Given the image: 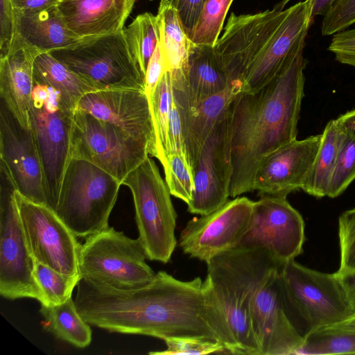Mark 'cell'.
I'll list each match as a JSON object with an SVG mask.
<instances>
[{
	"label": "cell",
	"instance_id": "43",
	"mask_svg": "<svg viewBox=\"0 0 355 355\" xmlns=\"http://www.w3.org/2000/svg\"><path fill=\"white\" fill-rule=\"evenodd\" d=\"M166 71L159 42L150 58L144 77V92L148 97L155 90Z\"/></svg>",
	"mask_w": 355,
	"mask_h": 355
},
{
	"label": "cell",
	"instance_id": "46",
	"mask_svg": "<svg viewBox=\"0 0 355 355\" xmlns=\"http://www.w3.org/2000/svg\"><path fill=\"white\" fill-rule=\"evenodd\" d=\"M336 0H309L311 19L318 15L324 16Z\"/></svg>",
	"mask_w": 355,
	"mask_h": 355
},
{
	"label": "cell",
	"instance_id": "29",
	"mask_svg": "<svg viewBox=\"0 0 355 355\" xmlns=\"http://www.w3.org/2000/svg\"><path fill=\"white\" fill-rule=\"evenodd\" d=\"M40 311L44 319V327L56 338L80 348L90 344L89 324L78 313L71 297L60 304L41 306Z\"/></svg>",
	"mask_w": 355,
	"mask_h": 355
},
{
	"label": "cell",
	"instance_id": "12",
	"mask_svg": "<svg viewBox=\"0 0 355 355\" xmlns=\"http://www.w3.org/2000/svg\"><path fill=\"white\" fill-rule=\"evenodd\" d=\"M150 155L149 148L113 125L78 109L71 135V159L89 162L122 184Z\"/></svg>",
	"mask_w": 355,
	"mask_h": 355
},
{
	"label": "cell",
	"instance_id": "8",
	"mask_svg": "<svg viewBox=\"0 0 355 355\" xmlns=\"http://www.w3.org/2000/svg\"><path fill=\"white\" fill-rule=\"evenodd\" d=\"M132 195L139 239L147 259L168 263L177 245V214L171 192L155 161L148 157L122 182Z\"/></svg>",
	"mask_w": 355,
	"mask_h": 355
},
{
	"label": "cell",
	"instance_id": "16",
	"mask_svg": "<svg viewBox=\"0 0 355 355\" xmlns=\"http://www.w3.org/2000/svg\"><path fill=\"white\" fill-rule=\"evenodd\" d=\"M231 109L214 127L201 149L194 171L195 189L189 212L208 214L223 205L230 195L232 175Z\"/></svg>",
	"mask_w": 355,
	"mask_h": 355
},
{
	"label": "cell",
	"instance_id": "9",
	"mask_svg": "<svg viewBox=\"0 0 355 355\" xmlns=\"http://www.w3.org/2000/svg\"><path fill=\"white\" fill-rule=\"evenodd\" d=\"M75 110L51 87L34 83L31 129L40 153L47 206L55 210L65 171L71 160V135Z\"/></svg>",
	"mask_w": 355,
	"mask_h": 355
},
{
	"label": "cell",
	"instance_id": "10",
	"mask_svg": "<svg viewBox=\"0 0 355 355\" xmlns=\"http://www.w3.org/2000/svg\"><path fill=\"white\" fill-rule=\"evenodd\" d=\"M49 53L100 90L144 91V76L128 46L123 29L83 37Z\"/></svg>",
	"mask_w": 355,
	"mask_h": 355
},
{
	"label": "cell",
	"instance_id": "32",
	"mask_svg": "<svg viewBox=\"0 0 355 355\" xmlns=\"http://www.w3.org/2000/svg\"><path fill=\"white\" fill-rule=\"evenodd\" d=\"M304 338L295 355L355 354V330L330 326L311 332Z\"/></svg>",
	"mask_w": 355,
	"mask_h": 355
},
{
	"label": "cell",
	"instance_id": "40",
	"mask_svg": "<svg viewBox=\"0 0 355 355\" xmlns=\"http://www.w3.org/2000/svg\"><path fill=\"white\" fill-rule=\"evenodd\" d=\"M328 50L338 62L355 67V28L334 34Z\"/></svg>",
	"mask_w": 355,
	"mask_h": 355
},
{
	"label": "cell",
	"instance_id": "22",
	"mask_svg": "<svg viewBox=\"0 0 355 355\" xmlns=\"http://www.w3.org/2000/svg\"><path fill=\"white\" fill-rule=\"evenodd\" d=\"M136 0H62L56 6L67 26L80 38L123 29Z\"/></svg>",
	"mask_w": 355,
	"mask_h": 355
},
{
	"label": "cell",
	"instance_id": "31",
	"mask_svg": "<svg viewBox=\"0 0 355 355\" xmlns=\"http://www.w3.org/2000/svg\"><path fill=\"white\" fill-rule=\"evenodd\" d=\"M128 46L145 77L147 67L161 38V24L157 15L144 12L137 15L123 28Z\"/></svg>",
	"mask_w": 355,
	"mask_h": 355
},
{
	"label": "cell",
	"instance_id": "17",
	"mask_svg": "<svg viewBox=\"0 0 355 355\" xmlns=\"http://www.w3.org/2000/svg\"><path fill=\"white\" fill-rule=\"evenodd\" d=\"M280 268L264 279L250 305L252 326L260 355H295L304 339L286 310L279 284Z\"/></svg>",
	"mask_w": 355,
	"mask_h": 355
},
{
	"label": "cell",
	"instance_id": "25",
	"mask_svg": "<svg viewBox=\"0 0 355 355\" xmlns=\"http://www.w3.org/2000/svg\"><path fill=\"white\" fill-rule=\"evenodd\" d=\"M186 81L193 112L201 101L230 84L214 46L191 44Z\"/></svg>",
	"mask_w": 355,
	"mask_h": 355
},
{
	"label": "cell",
	"instance_id": "30",
	"mask_svg": "<svg viewBox=\"0 0 355 355\" xmlns=\"http://www.w3.org/2000/svg\"><path fill=\"white\" fill-rule=\"evenodd\" d=\"M148 98L153 128V148L151 156L156 157L164 168L168 155V129L173 99L171 71L165 72L153 92Z\"/></svg>",
	"mask_w": 355,
	"mask_h": 355
},
{
	"label": "cell",
	"instance_id": "39",
	"mask_svg": "<svg viewBox=\"0 0 355 355\" xmlns=\"http://www.w3.org/2000/svg\"><path fill=\"white\" fill-rule=\"evenodd\" d=\"M323 17L322 35H331L347 29L355 23V0H336Z\"/></svg>",
	"mask_w": 355,
	"mask_h": 355
},
{
	"label": "cell",
	"instance_id": "3",
	"mask_svg": "<svg viewBox=\"0 0 355 355\" xmlns=\"http://www.w3.org/2000/svg\"><path fill=\"white\" fill-rule=\"evenodd\" d=\"M290 1L255 14L230 15L214 49L229 82L241 83L242 92H254L269 83L304 47L312 21L310 1L285 9Z\"/></svg>",
	"mask_w": 355,
	"mask_h": 355
},
{
	"label": "cell",
	"instance_id": "35",
	"mask_svg": "<svg viewBox=\"0 0 355 355\" xmlns=\"http://www.w3.org/2000/svg\"><path fill=\"white\" fill-rule=\"evenodd\" d=\"M37 280L44 293L46 306L60 304L71 297L74 288L81 279L80 276H69L60 273L35 261Z\"/></svg>",
	"mask_w": 355,
	"mask_h": 355
},
{
	"label": "cell",
	"instance_id": "36",
	"mask_svg": "<svg viewBox=\"0 0 355 355\" xmlns=\"http://www.w3.org/2000/svg\"><path fill=\"white\" fill-rule=\"evenodd\" d=\"M164 171L171 196L188 205L195 189V181L194 173L186 154L180 152L170 153Z\"/></svg>",
	"mask_w": 355,
	"mask_h": 355
},
{
	"label": "cell",
	"instance_id": "18",
	"mask_svg": "<svg viewBox=\"0 0 355 355\" xmlns=\"http://www.w3.org/2000/svg\"><path fill=\"white\" fill-rule=\"evenodd\" d=\"M0 162L8 169L17 192L32 202L47 205L42 164L32 130L23 128L2 101Z\"/></svg>",
	"mask_w": 355,
	"mask_h": 355
},
{
	"label": "cell",
	"instance_id": "34",
	"mask_svg": "<svg viewBox=\"0 0 355 355\" xmlns=\"http://www.w3.org/2000/svg\"><path fill=\"white\" fill-rule=\"evenodd\" d=\"M233 0H206L194 33L191 38L195 44L214 46L223 28Z\"/></svg>",
	"mask_w": 355,
	"mask_h": 355
},
{
	"label": "cell",
	"instance_id": "24",
	"mask_svg": "<svg viewBox=\"0 0 355 355\" xmlns=\"http://www.w3.org/2000/svg\"><path fill=\"white\" fill-rule=\"evenodd\" d=\"M242 89L241 83H231L223 90L201 101L191 114L184 142L187 157L193 173L203 144L216 124L230 112Z\"/></svg>",
	"mask_w": 355,
	"mask_h": 355
},
{
	"label": "cell",
	"instance_id": "48",
	"mask_svg": "<svg viewBox=\"0 0 355 355\" xmlns=\"http://www.w3.org/2000/svg\"><path fill=\"white\" fill-rule=\"evenodd\" d=\"M332 326L344 329L355 330V315L345 321Z\"/></svg>",
	"mask_w": 355,
	"mask_h": 355
},
{
	"label": "cell",
	"instance_id": "14",
	"mask_svg": "<svg viewBox=\"0 0 355 355\" xmlns=\"http://www.w3.org/2000/svg\"><path fill=\"white\" fill-rule=\"evenodd\" d=\"M15 199L26 241L34 259L69 276H80L81 245L55 211L15 191Z\"/></svg>",
	"mask_w": 355,
	"mask_h": 355
},
{
	"label": "cell",
	"instance_id": "45",
	"mask_svg": "<svg viewBox=\"0 0 355 355\" xmlns=\"http://www.w3.org/2000/svg\"><path fill=\"white\" fill-rule=\"evenodd\" d=\"M19 10H36L57 5L62 0H11Z\"/></svg>",
	"mask_w": 355,
	"mask_h": 355
},
{
	"label": "cell",
	"instance_id": "1",
	"mask_svg": "<svg viewBox=\"0 0 355 355\" xmlns=\"http://www.w3.org/2000/svg\"><path fill=\"white\" fill-rule=\"evenodd\" d=\"M77 286V310L90 325L164 340L205 337L227 349L226 335L199 277L182 281L159 271L151 282L136 289L119 290L83 279Z\"/></svg>",
	"mask_w": 355,
	"mask_h": 355
},
{
	"label": "cell",
	"instance_id": "38",
	"mask_svg": "<svg viewBox=\"0 0 355 355\" xmlns=\"http://www.w3.org/2000/svg\"><path fill=\"white\" fill-rule=\"evenodd\" d=\"M340 266L338 272L355 270V207L338 218Z\"/></svg>",
	"mask_w": 355,
	"mask_h": 355
},
{
	"label": "cell",
	"instance_id": "23",
	"mask_svg": "<svg viewBox=\"0 0 355 355\" xmlns=\"http://www.w3.org/2000/svg\"><path fill=\"white\" fill-rule=\"evenodd\" d=\"M15 14L13 44L18 42L43 53L67 47L82 39L67 26L56 5L36 10L15 9Z\"/></svg>",
	"mask_w": 355,
	"mask_h": 355
},
{
	"label": "cell",
	"instance_id": "11",
	"mask_svg": "<svg viewBox=\"0 0 355 355\" xmlns=\"http://www.w3.org/2000/svg\"><path fill=\"white\" fill-rule=\"evenodd\" d=\"M0 294L15 300L33 298L46 306L37 280L31 254L15 199L16 188L6 167L0 162Z\"/></svg>",
	"mask_w": 355,
	"mask_h": 355
},
{
	"label": "cell",
	"instance_id": "19",
	"mask_svg": "<svg viewBox=\"0 0 355 355\" xmlns=\"http://www.w3.org/2000/svg\"><path fill=\"white\" fill-rule=\"evenodd\" d=\"M76 109L109 123L146 145L151 156L153 128L148 98L138 89H106L91 92Z\"/></svg>",
	"mask_w": 355,
	"mask_h": 355
},
{
	"label": "cell",
	"instance_id": "49",
	"mask_svg": "<svg viewBox=\"0 0 355 355\" xmlns=\"http://www.w3.org/2000/svg\"><path fill=\"white\" fill-rule=\"evenodd\" d=\"M149 1H153V0H149Z\"/></svg>",
	"mask_w": 355,
	"mask_h": 355
},
{
	"label": "cell",
	"instance_id": "47",
	"mask_svg": "<svg viewBox=\"0 0 355 355\" xmlns=\"http://www.w3.org/2000/svg\"><path fill=\"white\" fill-rule=\"evenodd\" d=\"M336 119L343 126L355 131V108L342 114Z\"/></svg>",
	"mask_w": 355,
	"mask_h": 355
},
{
	"label": "cell",
	"instance_id": "7",
	"mask_svg": "<svg viewBox=\"0 0 355 355\" xmlns=\"http://www.w3.org/2000/svg\"><path fill=\"white\" fill-rule=\"evenodd\" d=\"M146 259L139 238L131 239L108 226L81 245L79 272L81 279L96 285L136 289L148 284L156 275Z\"/></svg>",
	"mask_w": 355,
	"mask_h": 355
},
{
	"label": "cell",
	"instance_id": "37",
	"mask_svg": "<svg viewBox=\"0 0 355 355\" xmlns=\"http://www.w3.org/2000/svg\"><path fill=\"white\" fill-rule=\"evenodd\" d=\"M166 349L162 352H153L150 354H208L226 352L223 345L219 341L205 337H178L164 340Z\"/></svg>",
	"mask_w": 355,
	"mask_h": 355
},
{
	"label": "cell",
	"instance_id": "21",
	"mask_svg": "<svg viewBox=\"0 0 355 355\" xmlns=\"http://www.w3.org/2000/svg\"><path fill=\"white\" fill-rule=\"evenodd\" d=\"M37 49L15 42L0 57V96L20 125L31 129V107L34 86L33 63Z\"/></svg>",
	"mask_w": 355,
	"mask_h": 355
},
{
	"label": "cell",
	"instance_id": "26",
	"mask_svg": "<svg viewBox=\"0 0 355 355\" xmlns=\"http://www.w3.org/2000/svg\"><path fill=\"white\" fill-rule=\"evenodd\" d=\"M34 83L59 92L67 105L76 110L87 94L100 91L94 84L75 73L49 52L39 53L33 63Z\"/></svg>",
	"mask_w": 355,
	"mask_h": 355
},
{
	"label": "cell",
	"instance_id": "4",
	"mask_svg": "<svg viewBox=\"0 0 355 355\" xmlns=\"http://www.w3.org/2000/svg\"><path fill=\"white\" fill-rule=\"evenodd\" d=\"M206 263L203 287L229 339L231 354L260 355L250 305L264 279L282 266L264 249L242 248L220 253Z\"/></svg>",
	"mask_w": 355,
	"mask_h": 355
},
{
	"label": "cell",
	"instance_id": "5",
	"mask_svg": "<svg viewBox=\"0 0 355 355\" xmlns=\"http://www.w3.org/2000/svg\"><path fill=\"white\" fill-rule=\"evenodd\" d=\"M279 279L289 317L294 324L301 321L304 336L354 315L336 272L313 270L294 259L280 268Z\"/></svg>",
	"mask_w": 355,
	"mask_h": 355
},
{
	"label": "cell",
	"instance_id": "33",
	"mask_svg": "<svg viewBox=\"0 0 355 355\" xmlns=\"http://www.w3.org/2000/svg\"><path fill=\"white\" fill-rule=\"evenodd\" d=\"M354 180L355 131L340 124L337 159L327 197L339 196Z\"/></svg>",
	"mask_w": 355,
	"mask_h": 355
},
{
	"label": "cell",
	"instance_id": "27",
	"mask_svg": "<svg viewBox=\"0 0 355 355\" xmlns=\"http://www.w3.org/2000/svg\"><path fill=\"white\" fill-rule=\"evenodd\" d=\"M340 124L330 120L322 133L320 145L302 189L305 193L321 198L327 197L336 166L340 142Z\"/></svg>",
	"mask_w": 355,
	"mask_h": 355
},
{
	"label": "cell",
	"instance_id": "13",
	"mask_svg": "<svg viewBox=\"0 0 355 355\" xmlns=\"http://www.w3.org/2000/svg\"><path fill=\"white\" fill-rule=\"evenodd\" d=\"M304 222L286 197L264 195L254 201L249 228L236 248L267 250L280 265L302 254Z\"/></svg>",
	"mask_w": 355,
	"mask_h": 355
},
{
	"label": "cell",
	"instance_id": "44",
	"mask_svg": "<svg viewBox=\"0 0 355 355\" xmlns=\"http://www.w3.org/2000/svg\"><path fill=\"white\" fill-rule=\"evenodd\" d=\"M345 291L347 299L355 315V270L343 272H336Z\"/></svg>",
	"mask_w": 355,
	"mask_h": 355
},
{
	"label": "cell",
	"instance_id": "2",
	"mask_svg": "<svg viewBox=\"0 0 355 355\" xmlns=\"http://www.w3.org/2000/svg\"><path fill=\"white\" fill-rule=\"evenodd\" d=\"M303 50L269 83L254 92H241L232 103V198L254 191V178L261 161L297 139L304 96Z\"/></svg>",
	"mask_w": 355,
	"mask_h": 355
},
{
	"label": "cell",
	"instance_id": "20",
	"mask_svg": "<svg viewBox=\"0 0 355 355\" xmlns=\"http://www.w3.org/2000/svg\"><path fill=\"white\" fill-rule=\"evenodd\" d=\"M322 134L297 139L281 146L260 163L253 191L260 196L287 197L302 189L318 151Z\"/></svg>",
	"mask_w": 355,
	"mask_h": 355
},
{
	"label": "cell",
	"instance_id": "42",
	"mask_svg": "<svg viewBox=\"0 0 355 355\" xmlns=\"http://www.w3.org/2000/svg\"><path fill=\"white\" fill-rule=\"evenodd\" d=\"M176 10L189 37L191 38L206 0H169Z\"/></svg>",
	"mask_w": 355,
	"mask_h": 355
},
{
	"label": "cell",
	"instance_id": "15",
	"mask_svg": "<svg viewBox=\"0 0 355 355\" xmlns=\"http://www.w3.org/2000/svg\"><path fill=\"white\" fill-rule=\"evenodd\" d=\"M253 205L249 198L238 196L190 220L180 234L179 246L184 254L205 263L236 248L249 228Z\"/></svg>",
	"mask_w": 355,
	"mask_h": 355
},
{
	"label": "cell",
	"instance_id": "28",
	"mask_svg": "<svg viewBox=\"0 0 355 355\" xmlns=\"http://www.w3.org/2000/svg\"><path fill=\"white\" fill-rule=\"evenodd\" d=\"M161 24L160 49L166 71L186 69L191 41L169 0H161L157 14Z\"/></svg>",
	"mask_w": 355,
	"mask_h": 355
},
{
	"label": "cell",
	"instance_id": "6",
	"mask_svg": "<svg viewBox=\"0 0 355 355\" xmlns=\"http://www.w3.org/2000/svg\"><path fill=\"white\" fill-rule=\"evenodd\" d=\"M121 185L95 164L71 159L55 211L77 237L86 239L109 226V216Z\"/></svg>",
	"mask_w": 355,
	"mask_h": 355
},
{
	"label": "cell",
	"instance_id": "41",
	"mask_svg": "<svg viewBox=\"0 0 355 355\" xmlns=\"http://www.w3.org/2000/svg\"><path fill=\"white\" fill-rule=\"evenodd\" d=\"M15 31V14L12 1L0 0V57L6 55L11 49Z\"/></svg>",
	"mask_w": 355,
	"mask_h": 355
}]
</instances>
